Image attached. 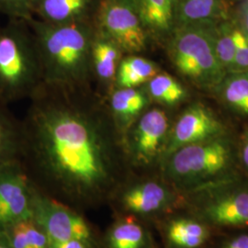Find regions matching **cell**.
I'll return each mask as SVG.
<instances>
[{
  "instance_id": "23",
  "label": "cell",
  "mask_w": 248,
  "mask_h": 248,
  "mask_svg": "<svg viewBox=\"0 0 248 248\" xmlns=\"http://www.w3.org/2000/svg\"><path fill=\"white\" fill-rule=\"evenodd\" d=\"M22 150L21 121L0 102V166L20 161Z\"/></svg>"
},
{
  "instance_id": "16",
  "label": "cell",
  "mask_w": 248,
  "mask_h": 248,
  "mask_svg": "<svg viewBox=\"0 0 248 248\" xmlns=\"http://www.w3.org/2000/svg\"><path fill=\"white\" fill-rule=\"evenodd\" d=\"M100 0H36L34 18L51 24L94 22Z\"/></svg>"
},
{
  "instance_id": "26",
  "label": "cell",
  "mask_w": 248,
  "mask_h": 248,
  "mask_svg": "<svg viewBox=\"0 0 248 248\" xmlns=\"http://www.w3.org/2000/svg\"><path fill=\"white\" fill-rule=\"evenodd\" d=\"M36 0H0V14L9 19L30 21L34 18Z\"/></svg>"
},
{
  "instance_id": "20",
  "label": "cell",
  "mask_w": 248,
  "mask_h": 248,
  "mask_svg": "<svg viewBox=\"0 0 248 248\" xmlns=\"http://www.w3.org/2000/svg\"><path fill=\"white\" fill-rule=\"evenodd\" d=\"M212 93L225 108L248 118V72L227 73Z\"/></svg>"
},
{
  "instance_id": "27",
  "label": "cell",
  "mask_w": 248,
  "mask_h": 248,
  "mask_svg": "<svg viewBox=\"0 0 248 248\" xmlns=\"http://www.w3.org/2000/svg\"><path fill=\"white\" fill-rule=\"evenodd\" d=\"M210 248H248V228L220 232Z\"/></svg>"
},
{
  "instance_id": "11",
  "label": "cell",
  "mask_w": 248,
  "mask_h": 248,
  "mask_svg": "<svg viewBox=\"0 0 248 248\" xmlns=\"http://www.w3.org/2000/svg\"><path fill=\"white\" fill-rule=\"evenodd\" d=\"M161 248H210L221 231L184 208L169 213L152 224Z\"/></svg>"
},
{
  "instance_id": "5",
  "label": "cell",
  "mask_w": 248,
  "mask_h": 248,
  "mask_svg": "<svg viewBox=\"0 0 248 248\" xmlns=\"http://www.w3.org/2000/svg\"><path fill=\"white\" fill-rule=\"evenodd\" d=\"M215 26L177 27L165 45L177 73L197 89L211 93L227 74L215 50Z\"/></svg>"
},
{
  "instance_id": "19",
  "label": "cell",
  "mask_w": 248,
  "mask_h": 248,
  "mask_svg": "<svg viewBox=\"0 0 248 248\" xmlns=\"http://www.w3.org/2000/svg\"><path fill=\"white\" fill-rule=\"evenodd\" d=\"M230 18L226 0H177L176 28L217 24Z\"/></svg>"
},
{
  "instance_id": "21",
  "label": "cell",
  "mask_w": 248,
  "mask_h": 248,
  "mask_svg": "<svg viewBox=\"0 0 248 248\" xmlns=\"http://www.w3.org/2000/svg\"><path fill=\"white\" fill-rule=\"evenodd\" d=\"M161 71L159 65L148 58L125 54L117 71L114 89L142 88Z\"/></svg>"
},
{
  "instance_id": "6",
  "label": "cell",
  "mask_w": 248,
  "mask_h": 248,
  "mask_svg": "<svg viewBox=\"0 0 248 248\" xmlns=\"http://www.w3.org/2000/svg\"><path fill=\"white\" fill-rule=\"evenodd\" d=\"M184 195L157 173H134L118 187L108 206L114 215H129L153 224L183 208Z\"/></svg>"
},
{
  "instance_id": "28",
  "label": "cell",
  "mask_w": 248,
  "mask_h": 248,
  "mask_svg": "<svg viewBox=\"0 0 248 248\" xmlns=\"http://www.w3.org/2000/svg\"><path fill=\"white\" fill-rule=\"evenodd\" d=\"M248 72V34L240 25L237 31L236 51L227 73Z\"/></svg>"
},
{
  "instance_id": "1",
  "label": "cell",
  "mask_w": 248,
  "mask_h": 248,
  "mask_svg": "<svg viewBox=\"0 0 248 248\" xmlns=\"http://www.w3.org/2000/svg\"><path fill=\"white\" fill-rule=\"evenodd\" d=\"M30 99L20 163L33 185L80 213L108 205L133 171L106 99L45 85Z\"/></svg>"
},
{
  "instance_id": "10",
  "label": "cell",
  "mask_w": 248,
  "mask_h": 248,
  "mask_svg": "<svg viewBox=\"0 0 248 248\" xmlns=\"http://www.w3.org/2000/svg\"><path fill=\"white\" fill-rule=\"evenodd\" d=\"M94 24L125 54L146 51L151 41L133 0H100Z\"/></svg>"
},
{
  "instance_id": "22",
  "label": "cell",
  "mask_w": 248,
  "mask_h": 248,
  "mask_svg": "<svg viewBox=\"0 0 248 248\" xmlns=\"http://www.w3.org/2000/svg\"><path fill=\"white\" fill-rule=\"evenodd\" d=\"M153 104L162 108H175L188 97L186 88L169 73L161 71L143 86Z\"/></svg>"
},
{
  "instance_id": "3",
  "label": "cell",
  "mask_w": 248,
  "mask_h": 248,
  "mask_svg": "<svg viewBox=\"0 0 248 248\" xmlns=\"http://www.w3.org/2000/svg\"><path fill=\"white\" fill-rule=\"evenodd\" d=\"M159 173L183 195L240 175L237 134L232 131L179 147L162 162Z\"/></svg>"
},
{
  "instance_id": "17",
  "label": "cell",
  "mask_w": 248,
  "mask_h": 248,
  "mask_svg": "<svg viewBox=\"0 0 248 248\" xmlns=\"http://www.w3.org/2000/svg\"><path fill=\"white\" fill-rule=\"evenodd\" d=\"M106 103L112 122L122 136L153 105L143 87L114 89L106 98Z\"/></svg>"
},
{
  "instance_id": "12",
  "label": "cell",
  "mask_w": 248,
  "mask_h": 248,
  "mask_svg": "<svg viewBox=\"0 0 248 248\" xmlns=\"http://www.w3.org/2000/svg\"><path fill=\"white\" fill-rule=\"evenodd\" d=\"M33 191L20 161L0 166V231L31 218Z\"/></svg>"
},
{
  "instance_id": "4",
  "label": "cell",
  "mask_w": 248,
  "mask_h": 248,
  "mask_svg": "<svg viewBox=\"0 0 248 248\" xmlns=\"http://www.w3.org/2000/svg\"><path fill=\"white\" fill-rule=\"evenodd\" d=\"M33 33L28 21L9 19L0 26V102L31 98L43 86Z\"/></svg>"
},
{
  "instance_id": "13",
  "label": "cell",
  "mask_w": 248,
  "mask_h": 248,
  "mask_svg": "<svg viewBox=\"0 0 248 248\" xmlns=\"http://www.w3.org/2000/svg\"><path fill=\"white\" fill-rule=\"evenodd\" d=\"M231 132L232 130L230 126L213 109L202 102H193L173 121L165 158L179 147L207 141Z\"/></svg>"
},
{
  "instance_id": "29",
  "label": "cell",
  "mask_w": 248,
  "mask_h": 248,
  "mask_svg": "<svg viewBox=\"0 0 248 248\" xmlns=\"http://www.w3.org/2000/svg\"><path fill=\"white\" fill-rule=\"evenodd\" d=\"M237 157L242 173L248 177V125L237 134Z\"/></svg>"
},
{
  "instance_id": "14",
  "label": "cell",
  "mask_w": 248,
  "mask_h": 248,
  "mask_svg": "<svg viewBox=\"0 0 248 248\" xmlns=\"http://www.w3.org/2000/svg\"><path fill=\"white\" fill-rule=\"evenodd\" d=\"M125 53L114 41L96 28L91 48V75L96 92L101 98H108L115 88L120 62Z\"/></svg>"
},
{
  "instance_id": "18",
  "label": "cell",
  "mask_w": 248,
  "mask_h": 248,
  "mask_svg": "<svg viewBox=\"0 0 248 248\" xmlns=\"http://www.w3.org/2000/svg\"><path fill=\"white\" fill-rule=\"evenodd\" d=\"M151 40L166 45L176 29L177 0H133Z\"/></svg>"
},
{
  "instance_id": "24",
  "label": "cell",
  "mask_w": 248,
  "mask_h": 248,
  "mask_svg": "<svg viewBox=\"0 0 248 248\" xmlns=\"http://www.w3.org/2000/svg\"><path fill=\"white\" fill-rule=\"evenodd\" d=\"M0 237L10 248H50L48 236L31 218L0 231Z\"/></svg>"
},
{
  "instance_id": "9",
  "label": "cell",
  "mask_w": 248,
  "mask_h": 248,
  "mask_svg": "<svg viewBox=\"0 0 248 248\" xmlns=\"http://www.w3.org/2000/svg\"><path fill=\"white\" fill-rule=\"evenodd\" d=\"M31 219L45 232L50 242L87 240L100 248V236L83 213L45 195L35 186Z\"/></svg>"
},
{
  "instance_id": "7",
  "label": "cell",
  "mask_w": 248,
  "mask_h": 248,
  "mask_svg": "<svg viewBox=\"0 0 248 248\" xmlns=\"http://www.w3.org/2000/svg\"><path fill=\"white\" fill-rule=\"evenodd\" d=\"M183 208L218 231L248 228V177L243 173L184 195Z\"/></svg>"
},
{
  "instance_id": "8",
  "label": "cell",
  "mask_w": 248,
  "mask_h": 248,
  "mask_svg": "<svg viewBox=\"0 0 248 248\" xmlns=\"http://www.w3.org/2000/svg\"><path fill=\"white\" fill-rule=\"evenodd\" d=\"M173 120L165 108L152 106L124 133L123 144L134 173H157L165 159Z\"/></svg>"
},
{
  "instance_id": "30",
  "label": "cell",
  "mask_w": 248,
  "mask_h": 248,
  "mask_svg": "<svg viewBox=\"0 0 248 248\" xmlns=\"http://www.w3.org/2000/svg\"><path fill=\"white\" fill-rule=\"evenodd\" d=\"M50 248H99L96 244L87 240L69 239L50 242Z\"/></svg>"
},
{
  "instance_id": "15",
  "label": "cell",
  "mask_w": 248,
  "mask_h": 248,
  "mask_svg": "<svg viewBox=\"0 0 248 248\" xmlns=\"http://www.w3.org/2000/svg\"><path fill=\"white\" fill-rule=\"evenodd\" d=\"M114 216L100 236V248H161L151 224L129 215Z\"/></svg>"
},
{
  "instance_id": "25",
  "label": "cell",
  "mask_w": 248,
  "mask_h": 248,
  "mask_svg": "<svg viewBox=\"0 0 248 248\" xmlns=\"http://www.w3.org/2000/svg\"><path fill=\"white\" fill-rule=\"evenodd\" d=\"M238 28V19L232 17L219 22L215 26V50L218 59L222 63L226 73L230 68L231 64L234 58Z\"/></svg>"
},
{
  "instance_id": "31",
  "label": "cell",
  "mask_w": 248,
  "mask_h": 248,
  "mask_svg": "<svg viewBox=\"0 0 248 248\" xmlns=\"http://www.w3.org/2000/svg\"><path fill=\"white\" fill-rule=\"evenodd\" d=\"M0 248H10L7 245V243L0 237Z\"/></svg>"
},
{
  "instance_id": "2",
  "label": "cell",
  "mask_w": 248,
  "mask_h": 248,
  "mask_svg": "<svg viewBox=\"0 0 248 248\" xmlns=\"http://www.w3.org/2000/svg\"><path fill=\"white\" fill-rule=\"evenodd\" d=\"M34 36L43 85L59 89L93 88L91 48L94 22L51 24L33 18L28 21Z\"/></svg>"
}]
</instances>
